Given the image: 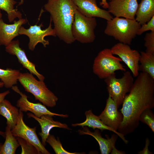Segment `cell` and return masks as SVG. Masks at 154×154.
<instances>
[{
	"mask_svg": "<svg viewBox=\"0 0 154 154\" xmlns=\"http://www.w3.org/2000/svg\"><path fill=\"white\" fill-rule=\"evenodd\" d=\"M122 104L120 110L123 119L118 132L124 136L132 133L139 125V117L147 109L154 107V79L141 72L137 78Z\"/></svg>",
	"mask_w": 154,
	"mask_h": 154,
	"instance_id": "6da1fadb",
	"label": "cell"
},
{
	"mask_svg": "<svg viewBox=\"0 0 154 154\" xmlns=\"http://www.w3.org/2000/svg\"><path fill=\"white\" fill-rule=\"evenodd\" d=\"M44 7L50 14L56 36L67 44L74 42L71 29L77 7L72 0H48Z\"/></svg>",
	"mask_w": 154,
	"mask_h": 154,
	"instance_id": "7a4b0ae2",
	"label": "cell"
},
{
	"mask_svg": "<svg viewBox=\"0 0 154 154\" xmlns=\"http://www.w3.org/2000/svg\"><path fill=\"white\" fill-rule=\"evenodd\" d=\"M141 26L135 19L115 17L107 21L104 33L120 42L129 45Z\"/></svg>",
	"mask_w": 154,
	"mask_h": 154,
	"instance_id": "3957f363",
	"label": "cell"
},
{
	"mask_svg": "<svg viewBox=\"0 0 154 154\" xmlns=\"http://www.w3.org/2000/svg\"><path fill=\"white\" fill-rule=\"evenodd\" d=\"M18 80L26 91L33 95L36 100L48 107L56 105L58 98L48 88L43 81L37 80L32 74L21 73Z\"/></svg>",
	"mask_w": 154,
	"mask_h": 154,
	"instance_id": "277c9868",
	"label": "cell"
},
{
	"mask_svg": "<svg viewBox=\"0 0 154 154\" xmlns=\"http://www.w3.org/2000/svg\"><path fill=\"white\" fill-rule=\"evenodd\" d=\"M119 57L114 56L111 49L106 48L100 51L94 59L93 73L100 79H105L120 70L125 72L126 69L121 63Z\"/></svg>",
	"mask_w": 154,
	"mask_h": 154,
	"instance_id": "5b68a950",
	"label": "cell"
},
{
	"mask_svg": "<svg viewBox=\"0 0 154 154\" xmlns=\"http://www.w3.org/2000/svg\"><path fill=\"white\" fill-rule=\"evenodd\" d=\"M97 25L95 17L85 16L77 9L75 13L71 29L74 39L82 43L93 42L96 38L94 30Z\"/></svg>",
	"mask_w": 154,
	"mask_h": 154,
	"instance_id": "8992f818",
	"label": "cell"
},
{
	"mask_svg": "<svg viewBox=\"0 0 154 154\" xmlns=\"http://www.w3.org/2000/svg\"><path fill=\"white\" fill-rule=\"evenodd\" d=\"M109 95L115 101L118 108L129 92L134 79L129 71H125L120 78H116L115 73L104 79Z\"/></svg>",
	"mask_w": 154,
	"mask_h": 154,
	"instance_id": "52a82bcc",
	"label": "cell"
},
{
	"mask_svg": "<svg viewBox=\"0 0 154 154\" xmlns=\"http://www.w3.org/2000/svg\"><path fill=\"white\" fill-rule=\"evenodd\" d=\"M19 110L17 124L11 129L13 135L16 137L23 138L32 144L36 147L39 154H50L39 140L36 132V127L31 128L26 125L23 120V112Z\"/></svg>",
	"mask_w": 154,
	"mask_h": 154,
	"instance_id": "ba28073f",
	"label": "cell"
},
{
	"mask_svg": "<svg viewBox=\"0 0 154 154\" xmlns=\"http://www.w3.org/2000/svg\"><path fill=\"white\" fill-rule=\"evenodd\" d=\"M52 22L50 19L48 27L44 30L41 28L43 26L42 24L39 25L37 24L31 25L28 29L22 26L21 27L19 34L26 35L29 38V41L28 45L29 50L33 51L38 43L42 44L44 47H46L49 44V42L48 40H46L44 37L49 36H56L55 30L52 27Z\"/></svg>",
	"mask_w": 154,
	"mask_h": 154,
	"instance_id": "9c48e42d",
	"label": "cell"
},
{
	"mask_svg": "<svg viewBox=\"0 0 154 154\" xmlns=\"http://www.w3.org/2000/svg\"><path fill=\"white\" fill-rule=\"evenodd\" d=\"M111 50L113 55L118 56L127 65L133 77L138 76L140 55L137 50L131 49L129 45L120 42L115 44Z\"/></svg>",
	"mask_w": 154,
	"mask_h": 154,
	"instance_id": "30bf717a",
	"label": "cell"
},
{
	"mask_svg": "<svg viewBox=\"0 0 154 154\" xmlns=\"http://www.w3.org/2000/svg\"><path fill=\"white\" fill-rule=\"evenodd\" d=\"M12 90L21 96L17 101L16 106L22 112L28 111L33 113L36 116L40 117L43 115H50L52 116H58L63 117H67V114H58L51 112L48 110L45 105L40 103H35L30 102L28 100V97L24 93L21 92L18 87L13 86L11 87Z\"/></svg>",
	"mask_w": 154,
	"mask_h": 154,
	"instance_id": "8fae6325",
	"label": "cell"
},
{
	"mask_svg": "<svg viewBox=\"0 0 154 154\" xmlns=\"http://www.w3.org/2000/svg\"><path fill=\"white\" fill-rule=\"evenodd\" d=\"M108 3V11L115 17L135 19L137 0H110Z\"/></svg>",
	"mask_w": 154,
	"mask_h": 154,
	"instance_id": "7c38bea8",
	"label": "cell"
},
{
	"mask_svg": "<svg viewBox=\"0 0 154 154\" xmlns=\"http://www.w3.org/2000/svg\"><path fill=\"white\" fill-rule=\"evenodd\" d=\"M115 101L109 95L105 108L98 117L106 125L115 131L118 129L123 119V116L118 110Z\"/></svg>",
	"mask_w": 154,
	"mask_h": 154,
	"instance_id": "4fadbf2b",
	"label": "cell"
},
{
	"mask_svg": "<svg viewBox=\"0 0 154 154\" xmlns=\"http://www.w3.org/2000/svg\"><path fill=\"white\" fill-rule=\"evenodd\" d=\"M77 9L82 14L88 17L101 18L107 21L113 17L108 11L98 7L96 0H72Z\"/></svg>",
	"mask_w": 154,
	"mask_h": 154,
	"instance_id": "5bb4252c",
	"label": "cell"
},
{
	"mask_svg": "<svg viewBox=\"0 0 154 154\" xmlns=\"http://www.w3.org/2000/svg\"><path fill=\"white\" fill-rule=\"evenodd\" d=\"M19 41L13 40L5 47V50L10 54L15 55L18 59L19 62L31 73L36 75L39 80L43 81L45 77L40 74L36 68L35 65L30 61L27 58L25 50L20 46Z\"/></svg>",
	"mask_w": 154,
	"mask_h": 154,
	"instance_id": "9a60e30c",
	"label": "cell"
},
{
	"mask_svg": "<svg viewBox=\"0 0 154 154\" xmlns=\"http://www.w3.org/2000/svg\"><path fill=\"white\" fill-rule=\"evenodd\" d=\"M78 131L80 135H88L94 137L99 145L101 154H108L111 152L112 154L121 153L115 147V142L118 136L116 134H113L110 138L106 139L102 137L98 129L92 132L86 126L83 127L82 129L79 130Z\"/></svg>",
	"mask_w": 154,
	"mask_h": 154,
	"instance_id": "2e32d148",
	"label": "cell"
},
{
	"mask_svg": "<svg viewBox=\"0 0 154 154\" xmlns=\"http://www.w3.org/2000/svg\"><path fill=\"white\" fill-rule=\"evenodd\" d=\"M27 21V19L22 18L18 21L14 20L13 24H8L1 19L0 20V45L5 46L8 45L15 38L19 35L21 27Z\"/></svg>",
	"mask_w": 154,
	"mask_h": 154,
	"instance_id": "e0dca14e",
	"label": "cell"
},
{
	"mask_svg": "<svg viewBox=\"0 0 154 154\" xmlns=\"http://www.w3.org/2000/svg\"><path fill=\"white\" fill-rule=\"evenodd\" d=\"M27 115L29 117H32L37 121L40 125L41 131L39 133L38 135L41 137V143L44 146L46 145L47 139L50 134V131L52 128L57 127L69 129L66 124L54 121L51 116L43 115L38 117L30 113H27Z\"/></svg>",
	"mask_w": 154,
	"mask_h": 154,
	"instance_id": "ac0fdd59",
	"label": "cell"
},
{
	"mask_svg": "<svg viewBox=\"0 0 154 154\" xmlns=\"http://www.w3.org/2000/svg\"><path fill=\"white\" fill-rule=\"evenodd\" d=\"M85 114L86 117V119L84 121L80 123L72 124V126L82 127L87 126L94 129L96 128L100 129L102 131L105 130H108L114 132L119 136L125 143H127L128 141L125 139L123 135L104 124L98 116L95 115L92 113V110L86 111Z\"/></svg>",
	"mask_w": 154,
	"mask_h": 154,
	"instance_id": "d6986e66",
	"label": "cell"
},
{
	"mask_svg": "<svg viewBox=\"0 0 154 154\" xmlns=\"http://www.w3.org/2000/svg\"><path fill=\"white\" fill-rule=\"evenodd\" d=\"M19 112V109L7 100L4 99L0 103V115L6 119L7 126L11 129L17 124Z\"/></svg>",
	"mask_w": 154,
	"mask_h": 154,
	"instance_id": "ffe728a7",
	"label": "cell"
},
{
	"mask_svg": "<svg viewBox=\"0 0 154 154\" xmlns=\"http://www.w3.org/2000/svg\"><path fill=\"white\" fill-rule=\"evenodd\" d=\"M154 16V0H141L138 4L135 20L141 25L149 21Z\"/></svg>",
	"mask_w": 154,
	"mask_h": 154,
	"instance_id": "44dd1931",
	"label": "cell"
},
{
	"mask_svg": "<svg viewBox=\"0 0 154 154\" xmlns=\"http://www.w3.org/2000/svg\"><path fill=\"white\" fill-rule=\"evenodd\" d=\"M5 133V140L0 150V154H15L20 146L17 138L13 135L11 129L7 126Z\"/></svg>",
	"mask_w": 154,
	"mask_h": 154,
	"instance_id": "7402d4cb",
	"label": "cell"
},
{
	"mask_svg": "<svg viewBox=\"0 0 154 154\" xmlns=\"http://www.w3.org/2000/svg\"><path fill=\"white\" fill-rule=\"evenodd\" d=\"M140 55L139 71L147 73L154 79V54L141 51Z\"/></svg>",
	"mask_w": 154,
	"mask_h": 154,
	"instance_id": "603a6c76",
	"label": "cell"
},
{
	"mask_svg": "<svg viewBox=\"0 0 154 154\" xmlns=\"http://www.w3.org/2000/svg\"><path fill=\"white\" fill-rule=\"evenodd\" d=\"M20 73L18 70L0 68V79L5 87L11 88L17 83Z\"/></svg>",
	"mask_w": 154,
	"mask_h": 154,
	"instance_id": "cb8c5ba5",
	"label": "cell"
},
{
	"mask_svg": "<svg viewBox=\"0 0 154 154\" xmlns=\"http://www.w3.org/2000/svg\"><path fill=\"white\" fill-rule=\"evenodd\" d=\"M17 3L15 0H0V9L5 11L10 22H13L15 19L22 18V14L17 9L14 8V5Z\"/></svg>",
	"mask_w": 154,
	"mask_h": 154,
	"instance_id": "d4e9b609",
	"label": "cell"
},
{
	"mask_svg": "<svg viewBox=\"0 0 154 154\" xmlns=\"http://www.w3.org/2000/svg\"><path fill=\"white\" fill-rule=\"evenodd\" d=\"M46 142L52 147L56 154H76L77 153H70L67 151L63 147L59 139H56L53 135L50 134L48 137Z\"/></svg>",
	"mask_w": 154,
	"mask_h": 154,
	"instance_id": "484cf974",
	"label": "cell"
},
{
	"mask_svg": "<svg viewBox=\"0 0 154 154\" xmlns=\"http://www.w3.org/2000/svg\"><path fill=\"white\" fill-rule=\"evenodd\" d=\"M16 137L21 148V154H39L36 147L32 144L23 138Z\"/></svg>",
	"mask_w": 154,
	"mask_h": 154,
	"instance_id": "4316f807",
	"label": "cell"
},
{
	"mask_svg": "<svg viewBox=\"0 0 154 154\" xmlns=\"http://www.w3.org/2000/svg\"><path fill=\"white\" fill-rule=\"evenodd\" d=\"M139 121L147 125L154 132V115L151 109L144 111L139 117Z\"/></svg>",
	"mask_w": 154,
	"mask_h": 154,
	"instance_id": "83f0119b",
	"label": "cell"
},
{
	"mask_svg": "<svg viewBox=\"0 0 154 154\" xmlns=\"http://www.w3.org/2000/svg\"><path fill=\"white\" fill-rule=\"evenodd\" d=\"M144 40L145 52L154 54V31L146 33Z\"/></svg>",
	"mask_w": 154,
	"mask_h": 154,
	"instance_id": "f1b7e54d",
	"label": "cell"
},
{
	"mask_svg": "<svg viewBox=\"0 0 154 154\" xmlns=\"http://www.w3.org/2000/svg\"><path fill=\"white\" fill-rule=\"evenodd\" d=\"M148 31H154V16L147 22L141 25L137 31V35H140Z\"/></svg>",
	"mask_w": 154,
	"mask_h": 154,
	"instance_id": "f546056e",
	"label": "cell"
},
{
	"mask_svg": "<svg viewBox=\"0 0 154 154\" xmlns=\"http://www.w3.org/2000/svg\"><path fill=\"white\" fill-rule=\"evenodd\" d=\"M10 93L9 90L4 92L0 93V103H1L4 99L6 96Z\"/></svg>",
	"mask_w": 154,
	"mask_h": 154,
	"instance_id": "4dcf8cb0",
	"label": "cell"
},
{
	"mask_svg": "<svg viewBox=\"0 0 154 154\" xmlns=\"http://www.w3.org/2000/svg\"><path fill=\"white\" fill-rule=\"evenodd\" d=\"M101 2L100 3V5L103 8L108 9V3L107 2V0H101Z\"/></svg>",
	"mask_w": 154,
	"mask_h": 154,
	"instance_id": "1f68e13d",
	"label": "cell"
},
{
	"mask_svg": "<svg viewBox=\"0 0 154 154\" xmlns=\"http://www.w3.org/2000/svg\"><path fill=\"white\" fill-rule=\"evenodd\" d=\"M0 135L3 136L4 138H5V132L0 131Z\"/></svg>",
	"mask_w": 154,
	"mask_h": 154,
	"instance_id": "d6a6232c",
	"label": "cell"
},
{
	"mask_svg": "<svg viewBox=\"0 0 154 154\" xmlns=\"http://www.w3.org/2000/svg\"><path fill=\"white\" fill-rule=\"evenodd\" d=\"M4 86L3 83L1 81H0V88Z\"/></svg>",
	"mask_w": 154,
	"mask_h": 154,
	"instance_id": "836d02e7",
	"label": "cell"
},
{
	"mask_svg": "<svg viewBox=\"0 0 154 154\" xmlns=\"http://www.w3.org/2000/svg\"><path fill=\"white\" fill-rule=\"evenodd\" d=\"M1 10L0 9V20L1 19L2 17V14L1 13Z\"/></svg>",
	"mask_w": 154,
	"mask_h": 154,
	"instance_id": "e575fe53",
	"label": "cell"
},
{
	"mask_svg": "<svg viewBox=\"0 0 154 154\" xmlns=\"http://www.w3.org/2000/svg\"><path fill=\"white\" fill-rule=\"evenodd\" d=\"M3 144H2V143H0V150L1 148L2 145H3Z\"/></svg>",
	"mask_w": 154,
	"mask_h": 154,
	"instance_id": "d590c367",
	"label": "cell"
}]
</instances>
